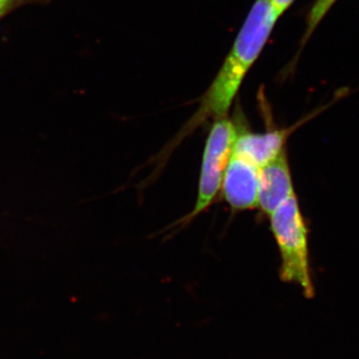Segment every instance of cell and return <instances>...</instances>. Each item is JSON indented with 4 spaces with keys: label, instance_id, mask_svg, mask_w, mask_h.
<instances>
[{
    "label": "cell",
    "instance_id": "cell-4",
    "mask_svg": "<svg viewBox=\"0 0 359 359\" xmlns=\"http://www.w3.org/2000/svg\"><path fill=\"white\" fill-rule=\"evenodd\" d=\"M233 119L237 125V134L233 153L245 158L259 168L275 160L283 151L287 150L285 144L287 139L297 126L304 123L299 122L290 128L278 129L271 126V128H266L263 133H257L248 127L247 120L238 106L235 111Z\"/></svg>",
    "mask_w": 359,
    "mask_h": 359
},
{
    "label": "cell",
    "instance_id": "cell-3",
    "mask_svg": "<svg viewBox=\"0 0 359 359\" xmlns=\"http://www.w3.org/2000/svg\"><path fill=\"white\" fill-rule=\"evenodd\" d=\"M236 134L237 125L233 118L226 116L212 123L205 140L196 205L187 221L205 211L221 191L224 172L233 154Z\"/></svg>",
    "mask_w": 359,
    "mask_h": 359
},
{
    "label": "cell",
    "instance_id": "cell-6",
    "mask_svg": "<svg viewBox=\"0 0 359 359\" xmlns=\"http://www.w3.org/2000/svg\"><path fill=\"white\" fill-rule=\"evenodd\" d=\"M294 195L292 172L285 150L275 160L259 168L257 208L269 217Z\"/></svg>",
    "mask_w": 359,
    "mask_h": 359
},
{
    "label": "cell",
    "instance_id": "cell-9",
    "mask_svg": "<svg viewBox=\"0 0 359 359\" xmlns=\"http://www.w3.org/2000/svg\"><path fill=\"white\" fill-rule=\"evenodd\" d=\"M18 0H0V18L8 13L9 9L13 8Z\"/></svg>",
    "mask_w": 359,
    "mask_h": 359
},
{
    "label": "cell",
    "instance_id": "cell-5",
    "mask_svg": "<svg viewBox=\"0 0 359 359\" xmlns=\"http://www.w3.org/2000/svg\"><path fill=\"white\" fill-rule=\"evenodd\" d=\"M259 168L235 153L224 172L221 191L224 200L235 211L257 208Z\"/></svg>",
    "mask_w": 359,
    "mask_h": 359
},
{
    "label": "cell",
    "instance_id": "cell-7",
    "mask_svg": "<svg viewBox=\"0 0 359 359\" xmlns=\"http://www.w3.org/2000/svg\"><path fill=\"white\" fill-rule=\"evenodd\" d=\"M337 0H316L314 2L311 11H309L308 21H306V32H304V37L302 40V46L306 43L309 37L313 35L314 30L316 29L318 25L325 18L328 11L332 9Z\"/></svg>",
    "mask_w": 359,
    "mask_h": 359
},
{
    "label": "cell",
    "instance_id": "cell-8",
    "mask_svg": "<svg viewBox=\"0 0 359 359\" xmlns=\"http://www.w3.org/2000/svg\"><path fill=\"white\" fill-rule=\"evenodd\" d=\"M268 1L271 4L276 13H278V16L280 18V16L292 6L294 0H268Z\"/></svg>",
    "mask_w": 359,
    "mask_h": 359
},
{
    "label": "cell",
    "instance_id": "cell-2",
    "mask_svg": "<svg viewBox=\"0 0 359 359\" xmlns=\"http://www.w3.org/2000/svg\"><path fill=\"white\" fill-rule=\"evenodd\" d=\"M271 230L280 256V276L283 282L301 287L304 297H313L309 230L297 195L283 203L269 216Z\"/></svg>",
    "mask_w": 359,
    "mask_h": 359
},
{
    "label": "cell",
    "instance_id": "cell-1",
    "mask_svg": "<svg viewBox=\"0 0 359 359\" xmlns=\"http://www.w3.org/2000/svg\"><path fill=\"white\" fill-rule=\"evenodd\" d=\"M278 18L268 0L255 1L223 65L201 97L197 110L175 136L167 151L171 152L209 120L228 116L245 78L264 50Z\"/></svg>",
    "mask_w": 359,
    "mask_h": 359
}]
</instances>
